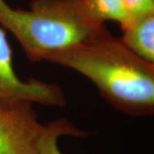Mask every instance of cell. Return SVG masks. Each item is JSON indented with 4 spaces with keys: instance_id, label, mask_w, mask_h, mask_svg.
<instances>
[{
    "instance_id": "277c9868",
    "label": "cell",
    "mask_w": 154,
    "mask_h": 154,
    "mask_svg": "<svg viewBox=\"0 0 154 154\" xmlns=\"http://www.w3.org/2000/svg\"><path fill=\"white\" fill-rule=\"evenodd\" d=\"M32 103L0 108V154H41L40 141L47 131Z\"/></svg>"
},
{
    "instance_id": "5b68a950",
    "label": "cell",
    "mask_w": 154,
    "mask_h": 154,
    "mask_svg": "<svg viewBox=\"0 0 154 154\" xmlns=\"http://www.w3.org/2000/svg\"><path fill=\"white\" fill-rule=\"evenodd\" d=\"M122 42L141 59L154 63V11L134 17L122 29Z\"/></svg>"
},
{
    "instance_id": "8992f818",
    "label": "cell",
    "mask_w": 154,
    "mask_h": 154,
    "mask_svg": "<svg viewBox=\"0 0 154 154\" xmlns=\"http://www.w3.org/2000/svg\"><path fill=\"white\" fill-rule=\"evenodd\" d=\"M91 15L99 22H117L124 28L131 22L122 0H83Z\"/></svg>"
},
{
    "instance_id": "7a4b0ae2",
    "label": "cell",
    "mask_w": 154,
    "mask_h": 154,
    "mask_svg": "<svg viewBox=\"0 0 154 154\" xmlns=\"http://www.w3.org/2000/svg\"><path fill=\"white\" fill-rule=\"evenodd\" d=\"M104 23L83 0H32L29 10L14 9L0 0V26L19 41L29 60L79 43Z\"/></svg>"
},
{
    "instance_id": "3957f363",
    "label": "cell",
    "mask_w": 154,
    "mask_h": 154,
    "mask_svg": "<svg viewBox=\"0 0 154 154\" xmlns=\"http://www.w3.org/2000/svg\"><path fill=\"white\" fill-rule=\"evenodd\" d=\"M26 103L63 107L67 100L57 84L37 79L24 81L17 76L5 29L0 26V108L11 109Z\"/></svg>"
},
{
    "instance_id": "6da1fadb",
    "label": "cell",
    "mask_w": 154,
    "mask_h": 154,
    "mask_svg": "<svg viewBox=\"0 0 154 154\" xmlns=\"http://www.w3.org/2000/svg\"><path fill=\"white\" fill-rule=\"evenodd\" d=\"M41 60L83 75L112 107L125 115H153L154 63L133 53L105 25L79 43L45 53Z\"/></svg>"
},
{
    "instance_id": "52a82bcc",
    "label": "cell",
    "mask_w": 154,
    "mask_h": 154,
    "mask_svg": "<svg viewBox=\"0 0 154 154\" xmlns=\"http://www.w3.org/2000/svg\"><path fill=\"white\" fill-rule=\"evenodd\" d=\"M88 133L75 127L67 119H57L47 125V131L40 141L41 154H63L57 146L58 138L63 135L73 137H84Z\"/></svg>"
},
{
    "instance_id": "ba28073f",
    "label": "cell",
    "mask_w": 154,
    "mask_h": 154,
    "mask_svg": "<svg viewBox=\"0 0 154 154\" xmlns=\"http://www.w3.org/2000/svg\"><path fill=\"white\" fill-rule=\"evenodd\" d=\"M130 20L154 11V0H122Z\"/></svg>"
}]
</instances>
